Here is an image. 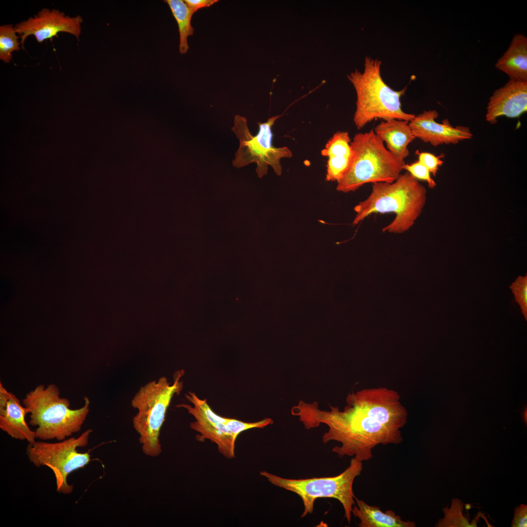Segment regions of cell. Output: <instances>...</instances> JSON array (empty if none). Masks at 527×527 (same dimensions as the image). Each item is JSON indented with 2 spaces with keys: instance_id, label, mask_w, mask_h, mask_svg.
<instances>
[{
  "instance_id": "14",
  "label": "cell",
  "mask_w": 527,
  "mask_h": 527,
  "mask_svg": "<svg viewBox=\"0 0 527 527\" xmlns=\"http://www.w3.org/2000/svg\"><path fill=\"white\" fill-rule=\"evenodd\" d=\"M374 131L394 156L402 160L409 156L408 145L416 139L409 122L398 119L382 121Z\"/></svg>"
},
{
  "instance_id": "10",
  "label": "cell",
  "mask_w": 527,
  "mask_h": 527,
  "mask_svg": "<svg viewBox=\"0 0 527 527\" xmlns=\"http://www.w3.org/2000/svg\"><path fill=\"white\" fill-rule=\"evenodd\" d=\"M83 21L80 16L71 17L57 9L43 8L37 15L14 26L20 38L22 48L26 38L34 35L38 42L58 37L61 32L71 34L79 39Z\"/></svg>"
},
{
  "instance_id": "21",
  "label": "cell",
  "mask_w": 527,
  "mask_h": 527,
  "mask_svg": "<svg viewBox=\"0 0 527 527\" xmlns=\"http://www.w3.org/2000/svg\"><path fill=\"white\" fill-rule=\"evenodd\" d=\"M14 26L11 24L0 26V59L9 63L12 58V53L19 50L20 42L18 39Z\"/></svg>"
},
{
  "instance_id": "4",
  "label": "cell",
  "mask_w": 527,
  "mask_h": 527,
  "mask_svg": "<svg viewBox=\"0 0 527 527\" xmlns=\"http://www.w3.org/2000/svg\"><path fill=\"white\" fill-rule=\"evenodd\" d=\"M381 65V61L366 57L363 71L355 70L347 76L357 95L353 122L358 129L377 119L410 122L415 116L402 108L401 98L407 87L399 91L389 87L382 78Z\"/></svg>"
},
{
  "instance_id": "24",
  "label": "cell",
  "mask_w": 527,
  "mask_h": 527,
  "mask_svg": "<svg viewBox=\"0 0 527 527\" xmlns=\"http://www.w3.org/2000/svg\"><path fill=\"white\" fill-rule=\"evenodd\" d=\"M515 302L518 304L521 312L527 321V275L519 276L509 286Z\"/></svg>"
},
{
  "instance_id": "6",
  "label": "cell",
  "mask_w": 527,
  "mask_h": 527,
  "mask_svg": "<svg viewBox=\"0 0 527 527\" xmlns=\"http://www.w3.org/2000/svg\"><path fill=\"white\" fill-rule=\"evenodd\" d=\"M184 373L183 370L175 372L172 384L165 376L148 383L131 400L132 406L138 410L132 420L133 427L140 435L142 451L147 456L156 457L162 452L160 430L172 398L182 389L181 379Z\"/></svg>"
},
{
  "instance_id": "28",
  "label": "cell",
  "mask_w": 527,
  "mask_h": 527,
  "mask_svg": "<svg viewBox=\"0 0 527 527\" xmlns=\"http://www.w3.org/2000/svg\"><path fill=\"white\" fill-rule=\"evenodd\" d=\"M512 527H527V506L521 504L516 507L514 511V517L512 521Z\"/></svg>"
},
{
  "instance_id": "2",
  "label": "cell",
  "mask_w": 527,
  "mask_h": 527,
  "mask_svg": "<svg viewBox=\"0 0 527 527\" xmlns=\"http://www.w3.org/2000/svg\"><path fill=\"white\" fill-rule=\"evenodd\" d=\"M426 199V191L418 180L408 172L401 174L391 183H372L369 196L354 208L352 222L356 225L374 213L392 212L394 220L383 232L402 234L408 230L419 217Z\"/></svg>"
},
{
  "instance_id": "22",
  "label": "cell",
  "mask_w": 527,
  "mask_h": 527,
  "mask_svg": "<svg viewBox=\"0 0 527 527\" xmlns=\"http://www.w3.org/2000/svg\"><path fill=\"white\" fill-rule=\"evenodd\" d=\"M444 518L439 520L435 527H473L469 523V517L464 516L463 514V504L458 499L452 500L450 508L447 507L443 509Z\"/></svg>"
},
{
  "instance_id": "19",
  "label": "cell",
  "mask_w": 527,
  "mask_h": 527,
  "mask_svg": "<svg viewBox=\"0 0 527 527\" xmlns=\"http://www.w3.org/2000/svg\"><path fill=\"white\" fill-rule=\"evenodd\" d=\"M185 397L194 406L188 404H181L177 406L186 409L188 412L195 418L197 421L225 423L226 418L222 417L214 413L207 404L206 399L201 400L194 392H191L186 394Z\"/></svg>"
},
{
  "instance_id": "8",
  "label": "cell",
  "mask_w": 527,
  "mask_h": 527,
  "mask_svg": "<svg viewBox=\"0 0 527 527\" xmlns=\"http://www.w3.org/2000/svg\"><path fill=\"white\" fill-rule=\"evenodd\" d=\"M280 117L274 116L265 122H258V133L253 135L249 129L246 118L239 115L235 116L231 129L239 139L240 145L232 161L234 167L241 168L255 163L256 172L260 178L267 174L268 166L277 175H281V160L291 157L292 153L287 147H276L272 144V127Z\"/></svg>"
},
{
  "instance_id": "25",
  "label": "cell",
  "mask_w": 527,
  "mask_h": 527,
  "mask_svg": "<svg viewBox=\"0 0 527 527\" xmlns=\"http://www.w3.org/2000/svg\"><path fill=\"white\" fill-rule=\"evenodd\" d=\"M273 424V421L271 418H265L261 421L252 423L244 422L235 419L226 418L224 423L235 440L238 435L243 431L254 428H263Z\"/></svg>"
},
{
  "instance_id": "18",
  "label": "cell",
  "mask_w": 527,
  "mask_h": 527,
  "mask_svg": "<svg viewBox=\"0 0 527 527\" xmlns=\"http://www.w3.org/2000/svg\"><path fill=\"white\" fill-rule=\"evenodd\" d=\"M164 1L168 4L178 25L180 53L182 54H185L189 49L187 38L192 35L194 32V28L191 24L193 14L184 0H166Z\"/></svg>"
},
{
  "instance_id": "17",
  "label": "cell",
  "mask_w": 527,
  "mask_h": 527,
  "mask_svg": "<svg viewBox=\"0 0 527 527\" xmlns=\"http://www.w3.org/2000/svg\"><path fill=\"white\" fill-rule=\"evenodd\" d=\"M191 429L199 432L198 441L206 438L216 443L219 451L228 459L235 457V440L224 423L196 421L190 425Z\"/></svg>"
},
{
  "instance_id": "3",
  "label": "cell",
  "mask_w": 527,
  "mask_h": 527,
  "mask_svg": "<svg viewBox=\"0 0 527 527\" xmlns=\"http://www.w3.org/2000/svg\"><path fill=\"white\" fill-rule=\"evenodd\" d=\"M83 405L70 408V402L60 396L59 387L54 384L37 385L22 400L30 414L29 424L37 426L36 438L46 441H62L81 429L89 412L90 401L84 398Z\"/></svg>"
},
{
  "instance_id": "5",
  "label": "cell",
  "mask_w": 527,
  "mask_h": 527,
  "mask_svg": "<svg viewBox=\"0 0 527 527\" xmlns=\"http://www.w3.org/2000/svg\"><path fill=\"white\" fill-rule=\"evenodd\" d=\"M350 145L351 164L346 175L337 182L338 191H354L367 183H391L404 170L405 161L389 152L373 130L356 134Z\"/></svg>"
},
{
  "instance_id": "12",
  "label": "cell",
  "mask_w": 527,
  "mask_h": 527,
  "mask_svg": "<svg viewBox=\"0 0 527 527\" xmlns=\"http://www.w3.org/2000/svg\"><path fill=\"white\" fill-rule=\"evenodd\" d=\"M486 120L490 123L497 122L501 116L517 118L527 110V81L509 79L497 89L489 99Z\"/></svg>"
},
{
  "instance_id": "20",
  "label": "cell",
  "mask_w": 527,
  "mask_h": 527,
  "mask_svg": "<svg viewBox=\"0 0 527 527\" xmlns=\"http://www.w3.org/2000/svg\"><path fill=\"white\" fill-rule=\"evenodd\" d=\"M350 142L347 132L338 131L328 140L324 148L321 150V154L327 158L351 157L353 155V151Z\"/></svg>"
},
{
  "instance_id": "30",
  "label": "cell",
  "mask_w": 527,
  "mask_h": 527,
  "mask_svg": "<svg viewBox=\"0 0 527 527\" xmlns=\"http://www.w3.org/2000/svg\"><path fill=\"white\" fill-rule=\"evenodd\" d=\"M465 508L467 510L471 508L470 505V504H466L465 505Z\"/></svg>"
},
{
  "instance_id": "16",
  "label": "cell",
  "mask_w": 527,
  "mask_h": 527,
  "mask_svg": "<svg viewBox=\"0 0 527 527\" xmlns=\"http://www.w3.org/2000/svg\"><path fill=\"white\" fill-rule=\"evenodd\" d=\"M356 505L352 509V514L360 520V527H415L416 524L410 521H404L392 510L382 511L379 507L371 506L364 501L355 498Z\"/></svg>"
},
{
  "instance_id": "29",
  "label": "cell",
  "mask_w": 527,
  "mask_h": 527,
  "mask_svg": "<svg viewBox=\"0 0 527 527\" xmlns=\"http://www.w3.org/2000/svg\"><path fill=\"white\" fill-rule=\"evenodd\" d=\"M218 0H184V1L189 7L191 12L194 14L198 10L206 7H209L218 2Z\"/></svg>"
},
{
  "instance_id": "26",
  "label": "cell",
  "mask_w": 527,
  "mask_h": 527,
  "mask_svg": "<svg viewBox=\"0 0 527 527\" xmlns=\"http://www.w3.org/2000/svg\"><path fill=\"white\" fill-rule=\"evenodd\" d=\"M404 170H406L417 180L426 182L430 188H433L436 186V182L431 178L429 171L418 161L410 164L405 163Z\"/></svg>"
},
{
  "instance_id": "7",
  "label": "cell",
  "mask_w": 527,
  "mask_h": 527,
  "mask_svg": "<svg viewBox=\"0 0 527 527\" xmlns=\"http://www.w3.org/2000/svg\"><path fill=\"white\" fill-rule=\"evenodd\" d=\"M362 470V462L353 457L346 469L333 477L295 479L283 478L266 471H261L260 474L272 485L295 493L301 498L304 507L301 517L312 513L317 499L331 498L340 502L344 509L345 517L350 523L352 509L355 505L353 485Z\"/></svg>"
},
{
  "instance_id": "27",
  "label": "cell",
  "mask_w": 527,
  "mask_h": 527,
  "mask_svg": "<svg viewBox=\"0 0 527 527\" xmlns=\"http://www.w3.org/2000/svg\"><path fill=\"white\" fill-rule=\"evenodd\" d=\"M416 153L418 156V161L426 166L430 173H432L434 176H436L439 166H441L444 163V162L441 159L443 157L444 154H441L439 156H436L434 154L428 152H419L418 151Z\"/></svg>"
},
{
  "instance_id": "9",
  "label": "cell",
  "mask_w": 527,
  "mask_h": 527,
  "mask_svg": "<svg viewBox=\"0 0 527 527\" xmlns=\"http://www.w3.org/2000/svg\"><path fill=\"white\" fill-rule=\"evenodd\" d=\"M92 430L89 429L78 437H71L57 443L35 441L29 443L26 454L30 462L36 467L46 466L53 472L57 491L70 494L73 486L67 478L72 472L83 467L91 461L89 452L80 453L77 448L86 446Z\"/></svg>"
},
{
  "instance_id": "23",
  "label": "cell",
  "mask_w": 527,
  "mask_h": 527,
  "mask_svg": "<svg viewBox=\"0 0 527 527\" xmlns=\"http://www.w3.org/2000/svg\"><path fill=\"white\" fill-rule=\"evenodd\" d=\"M352 157L328 158L325 180L337 182L341 180L349 170Z\"/></svg>"
},
{
  "instance_id": "13",
  "label": "cell",
  "mask_w": 527,
  "mask_h": 527,
  "mask_svg": "<svg viewBox=\"0 0 527 527\" xmlns=\"http://www.w3.org/2000/svg\"><path fill=\"white\" fill-rule=\"evenodd\" d=\"M27 414V409L19 399L0 382V428L12 438L34 443L36 433L25 421Z\"/></svg>"
},
{
  "instance_id": "15",
  "label": "cell",
  "mask_w": 527,
  "mask_h": 527,
  "mask_svg": "<svg viewBox=\"0 0 527 527\" xmlns=\"http://www.w3.org/2000/svg\"><path fill=\"white\" fill-rule=\"evenodd\" d=\"M495 67L507 74L509 79L527 81V38L522 34L515 35Z\"/></svg>"
},
{
  "instance_id": "11",
  "label": "cell",
  "mask_w": 527,
  "mask_h": 527,
  "mask_svg": "<svg viewBox=\"0 0 527 527\" xmlns=\"http://www.w3.org/2000/svg\"><path fill=\"white\" fill-rule=\"evenodd\" d=\"M439 114L435 110L424 111L415 117L409 124L415 138L437 146L443 144H456L471 139L473 136L467 127H453L447 119L442 123L436 121Z\"/></svg>"
},
{
  "instance_id": "1",
  "label": "cell",
  "mask_w": 527,
  "mask_h": 527,
  "mask_svg": "<svg viewBox=\"0 0 527 527\" xmlns=\"http://www.w3.org/2000/svg\"><path fill=\"white\" fill-rule=\"evenodd\" d=\"M346 402L343 410L329 404L330 410H324L316 401L300 400L291 413L307 429L326 425L328 430L323 442L340 443L332 450L341 457L354 456L359 461H367L377 446L402 443L401 429L407 423L408 412L397 391L385 387L365 388L349 393Z\"/></svg>"
}]
</instances>
